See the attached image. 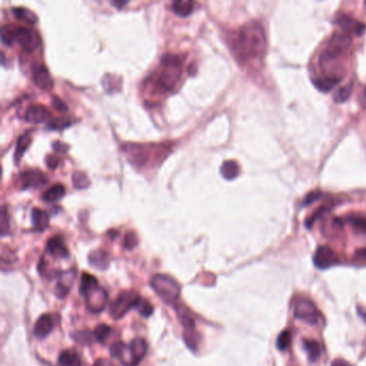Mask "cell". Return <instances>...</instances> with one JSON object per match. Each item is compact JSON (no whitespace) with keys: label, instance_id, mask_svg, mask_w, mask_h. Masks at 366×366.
<instances>
[{"label":"cell","instance_id":"6da1fadb","mask_svg":"<svg viewBox=\"0 0 366 366\" xmlns=\"http://www.w3.org/2000/svg\"><path fill=\"white\" fill-rule=\"evenodd\" d=\"M265 34L258 22H249L240 29L235 39V51L245 58L261 56L265 50Z\"/></svg>","mask_w":366,"mask_h":366},{"label":"cell","instance_id":"7a4b0ae2","mask_svg":"<svg viewBox=\"0 0 366 366\" xmlns=\"http://www.w3.org/2000/svg\"><path fill=\"white\" fill-rule=\"evenodd\" d=\"M150 286L163 302L169 305H174L177 302L180 294V286L174 278L168 275L156 274L150 279Z\"/></svg>","mask_w":366,"mask_h":366},{"label":"cell","instance_id":"3957f363","mask_svg":"<svg viewBox=\"0 0 366 366\" xmlns=\"http://www.w3.org/2000/svg\"><path fill=\"white\" fill-rule=\"evenodd\" d=\"M162 71L159 75L160 87L170 90L178 82L181 73V60L177 55L167 53L161 57Z\"/></svg>","mask_w":366,"mask_h":366},{"label":"cell","instance_id":"277c9868","mask_svg":"<svg viewBox=\"0 0 366 366\" xmlns=\"http://www.w3.org/2000/svg\"><path fill=\"white\" fill-rule=\"evenodd\" d=\"M351 45V37L345 33L335 34L327 43L325 50L320 56L321 68H330L339 57L348 51Z\"/></svg>","mask_w":366,"mask_h":366},{"label":"cell","instance_id":"5b68a950","mask_svg":"<svg viewBox=\"0 0 366 366\" xmlns=\"http://www.w3.org/2000/svg\"><path fill=\"white\" fill-rule=\"evenodd\" d=\"M147 344L143 339H134L128 346L126 345L120 355L119 361L124 366H138L145 358Z\"/></svg>","mask_w":366,"mask_h":366},{"label":"cell","instance_id":"8992f818","mask_svg":"<svg viewBox=\"0 0 366 366\" xmlns=\"http://www.w3.org/2000/svg\"><path fill=\"white\" fill-rule=\"evenodd\" d=\"M140 298L141 297L137 292L123 291L112 302L110 306V315L115 318V319L123 318L130 310L137 307Z\"/></svg>","mask_w":366,"mask_h":366},{"label":"cell","instance_id":"52a82bcc","mask_svg":"<svg viewBox=\"0 0 366 366\" xmlns=\"http://www.w3.org/2000/svg\"><path fill=\"white\" fill-rule=\"evenodd\" d=\"M13 41L20 44L26 51H34L41 43V38L36 30L28 27H17L12 29Z\"/></svg>","mask_w":366,"mask_h":366},{"label":"cell","instance_id":"ba28073f","mask_svg":"<svg viewBox=\"0 0 366 366\" xmlns=\"http://www.w3.org/2000/svg\"><path fill=\"white\" fill-rule=\"evenodd\" d=\"M83 296H85L86 306L93 313L102 312L108 303V293L99 284L86 291Z\"/></svg>","mask_w":366,"mask_h":366},{"label":"cell","instance_id":"9c48e42d","mask_svg":"<svg viewBox=\"0 0 366 366\" xmlns=\"http://www.w3.org/2000/svg\"><path fill=\"white\" fill-rule=\"evenodd\" d=\"M294 316L298 320H302L308 324H316L319 319V312L312 301L307 298H301L295 304Z\"/></svg>","mask_w":366,"mask_h":366},{"label":"cell","instance_id":"30bf717a","mask_svg":"<svg viewBox=\"0 0 366 366\" xmlns=\"http://www.w3.org/2000/svg\"><path fill=\"white\" fill-rule=\"evenodd\" d=\"M339 262V258H337L334 250L327 246H321L316 250V254L314 257V263L318 268H327L335 265Z\"/></svg>","mask_w":366,"mask_h":366},{"label":"cell","instance_id":"8fae6325","mask_svg":"<svg viewBox=\"0 0 366 366\" xmlns=\"http://www.w3.org/2000/svg\"><path fill=\"white\" fill-rule=\"evenodd\" d=\"M33 80L39 88H42L44 90H50L53 88L54 81L52 76L49 70L46 69V67L41 64H37L34 66Z\"/></svg>","mask_w":366,"mask_h":366},{"label":"cell","instance_id":"7c38bea8","mask_svg":"<svg viewBox=\"0 0 366 366\" xmlns=\"http://www.w3.org/2000/svg\"><path fill=\"white\" fill-rule=\"evenodd\" d=\"M47 178L43 173L39 171H25L18 176V182L23 189H27L30 187L39 188L46 184Z\"/></svg>","mask_w":366,"mask_h":366},{"label":"cell","instance_id":"4fadbf2b","mask_svg":"<svg viewBox=\"0 0 366 366\" xmlns=\"http://www.w3.org/2000/svg\"><path fill=\"white\" fill-rule=\"evenodd\" d=\"M57 277H58V282H57L56 285L55 293L57 296L63 298L70 292L76 277V272L74 269H68L66 272H60Z\"/></svg>","mask_w":366,"mask_h":366},{"label":"cell","instance_id":"5bb4252c","mask_svg":"<svg viewBox=\"0 0 366 366\" xmlns=\"http://www.w3.org/2000/svg\"><path fill=\"white\" fill-rule=\"evenodd\" d=\"M51 117V113L42 104H32L25 111V119L29 123H43Z\"/></svg>","mask_w":366,"mask_h":366},{"label":"cell","instance_id":"9a60e30c","mask_svg":"<svg viewBox=\"0 0 366 366\" xmlns=\"http://www.w3.org/2000/svg\"><path fill=\"white\" fill-rule=\"evenodd\" d=\"M337 23L341 26L342 29L347 35H362L365 30V25L360 23L359 21L353 20L350 16H347L345 14H341L337 17Z\"/></svg>","mask_w":366,"mask_h":366},{"label":"cell","instance_id":"2e32d148","mask_svg":"<svg viewBox=\"0 0 366 366\" xmlns=\"http://www.w3.org/2000/svg\"><path fill=\"white\" fill-rule=\"evenodd\" d=\"M53 327H54V321L52 316L47 314L42 315L35 324L34 334L38 337V339L43 340L51 334Z\"/></svg>","mask_w":366,"mask_h":366},{"label":"cell","instance_id":"e0dca14e","mask_svg":"<svg viewBox=\"0 0 366 366\" xmlns=\"http://www.w3.org/2000/svg\"><path fill=\"white\" fill-rule=\"evenodd\" d=\"M47 253L55 258H67L69 256V250L66 247L64 240L60 236L51 237L46 243Z\"/></svg>","mask_w":366,"mask_h":366},{"label":"cell","instance_id":"ac0fdd59","mask_svg":"<svg viewBox=\"0 0 366 366\" xmlns=\"http://www.w3.org/2000/svg\"><path fill=\"white\" fill-rule=\"evenodd\" d=\"M88 261L92 266L98 269H105L109 266L110 258L109 255L103 250H95L88 256Z\"/></svg>","mask_w":366,"mask_h":366},{"label":"cell","instance_id":"d6986e66","mask_svg":"<svg viewBox=\"0 0 366 366\" xmlns=\"http://www.w3.org/2000/svg\"><path fill=\"white\" fill-rule=\"evenodd\" d=\"M342 76L340 75H330V76H324V78H319L315 80L314 84L316 87L321 90V92H330L333 89L335 86L339 85L342 82Z\"/></svg>","mask_w":366,"mask_h":366},{"label":"cell","instance_id":"ffe728a7","mask_svg":"<svg viewBox=\"0 0 366 366\" xmlns=\"http://www.w3.org/2000/svg\"><path fill=\"white\" fill-rule=\"evenodd\" d=\"M32 220L36 231H43L49 226V215L41 208L35 207L32 210Z\"/></svg>","mask_w":366,"mask_h":366},{"label":"cell","instance_id":"44dd1931","mask_svg":"<svg viewBox=\"0 0 366 366\" xmlns=\"http://www.w3.org/2000/svg\"><path fill=\"white\" fill-rule=\"evenodd\" d=\"M60 366H82V361L78 352L74 350H65L58 356Z\"/></svg>","mask_w":366,"mask_h":366},{"label":"cell","instance_id":"7402d4cb","mask_svg":"<svg viewBox=\"0 0 366 366\" xmlns=\"http://www.w3.org/2000/svg\"><path fill=\"white\" fill-rule=\"evenodd\" d=\"M220 173L226 179H234L239 174V167L233 160H227L220 167Z\"/></svg>","mask_w":366,"mask_h":366},{"label":"cell","instance_id":"603a6c76","mask_svg":"<svg viewBox=\"0 0 366 366\" xmlns=\"http://www.w3.org/2000/svg\"><path fill=\"white\" fill-rule=\"evenodd\" d=\"M12 13L16 18H18V20L24 21L28 24H35L38 21L37 15L27 8H23V7L13 8Z\"/></svg>","mask_w":366,"mask_h":366},{"label":"cell","instance_id":"cb8c5ba5","mask_svg":"<svg viewBox=\"0 0 366 366\" xmlns=\"http://www.w3.org/2000/svg\"><path fill=\"white\" fill-rule=\"evenodd\" d=\"M65 195V187L63 184H55L47 189L42 195V199L46 202H55L62 199Z\"/></svg>","mask_w":366,"mask_h":366},{"label":"cell","instance_id":"d4e9b609","mask_svg":"<svg viewBox=\"0 0 366 366\" xmlns=\"http://www.w3.org/2000/svg\"><path fill=\"white\" fill-rule=\"evenodd\" d=\"M194 9V3L185 2V0H176L172 4V10L179 16H188Z\"/></svg>","mask_w":366,"mask_h":366},{"label":"cell","instance_id":"484cf974","mask_svg":"<svg viewBox=\"0 0 366 366\" xmlns=\"http://www.w3.org/2000/svg\"><path fill=\"white\" fill-rule=\"evenodd\" d=\"M303 344H304V349L306 350L308 354V359H310L311 362H314L319 358L321 352L319 344L313 340H305Z\"/></svg>","mask_w":366,"mask_h":366},{"label":"cell","instance_id":"4316f807","mask_svg":"<svg viewBox=\"0 0 366 366\" xmlns=\"http://www.w3.org/2000/svg\"><path fill=\"white\" fill-rule=\"evenodd\" d=\"M32 143V137L29 136V132L24 133L23 136H21L18 138L17 142H16V148H15V154L14 157L15 160L20 159L22 157V155L24 154V151L29 146V144Z\"/></svg>","mask_w":366,"mask_h":366},{"label":"cell","instance_id":"83f0119b","mask_svg":"<svg viewBox=\"0 0 366 366\" xmlns=\"http://www.w3.org/2000/svg\"><path fill=\"white\" fill-rule=\"evenodd\" d=\"M112 333V329L107 324H99L98 326L95 327L94 330V336L97 342L99 343H105L108 341Z\"/></svg>","mask_w":366,"mask_h":366},{"label":"cell","instance_id":"f1b7e54d","mask_svg":"<svg viewBox=\"0 0 366 366\" xmlns=\"http://www.w3.org/2000/svg\"><path fill=\"white\" fill-rule=\"evenodd\" d=\"M98 285V281L97 278L94 277L93 275L88 274V273H84L82 274L81 277V284H80V293L82 295H84V293L86 291H88L90 288H93L94 286Z\"/></svg>","mask_w":366,"mask_h":366},{"label":"cell","instance_id":"f546056e","mask_svg":"<svg viewBox=\"0 0 366 366\" xmlns=\"http://www.w3.org/2000/svg\"><path fill=\"white\" fill-rule=\"evenodd\" d=\"M72 184L76 189H85L89 186V178L84 172H74L72 174Z\"/></svg>","mask_w":366,"mask_h":366},{"label":"cell","instance_id":"4dcf8cb0","mask_svg":"<svg viewBox=\"0 0 366 366\" xmlns=\"http://www.w3.org/2000/svg\"><path fill=\"white\" fill-rule=\"evenodd\" d=\"M291 342H292L291 332L288 331V330H285L281 334H279L277 342H276V346H277V348L279 350L284 351V350L288 349L289 347H290Z\"/></svg>","mask_w":366,"mask_h":366},{"label":"cell","instance_id":"1f68e13d","mask_svg":"<svg viewBox=\"0 0 366 366\" xmlns=\"http://www.w3.org/2000/svg\"><path fill=\"white\" fill-rule=\"evenodd\" d=\"M352 92V86L351 85H346L341 87L334 95V100L339 103L345 102L349 99L350 95Z\"/></svg>","mask_w":366,"mask_h":366},{"label":"cell","instance_id":"d6a6232c","mask_svg":"<svg viewBox=\"0 0 366 366\" xmlns=\"http://www.w3.org/2000/svg\"><path fill=\"white\" fill-rule=\"evenodd\" d=\"M136 310L140 313V315L142 317H145V318L151 316V314L154 313L152 305L148 301L143 300V298H140V301H139V303H138V305L136 307Z\"/></svg>","mask_w":366,"mask_h":366},{"label":"cell","instance_id":"836d02e7","mask_svg":"<svg viewBox=\"0 0 366 366\" xmlns=\"http://www.w3.org/2000/svg\"><path fill=\"white\" fill-rule=\"evenodd\" d=\"M0 230H2L3 236L9 234V232H10V224H9V217L5 205L2 208V214H0Z\"/></svg>","mask_w":366,"mask_h":366},{"label":"cell","instance_id":"e575fe53","mask_svg":"<svg viewBox=\"0 0 366 366\" xmlns=\"http://www.w3.org/2000/svg\"><path fill=\"white\" fill-rule=\"evenodd\" d=\"M139 243L138 240V236L137 234L133 232V231H130V232H128L126 234V236H125L124 238V247L126 249H132L136 247Z\"/></svg>","mask_w":366,"mask_h":366},{"label":"cell","instance_id":"d590c367","mask_svg":"<svg viewBox=\"0 0 366 366\" xmlns=\"http://www.w3.org/2000/svg\"><path fill=\"white\" fill-rule=\"evenodd\" d=\"M348 220L354 228L365 231L366 232V218L362 216H351L348 218Z\"/></svg>","mask_w":366,"mask_h":366},{"label":"cell","instance_id":"8d00e7d4","mask_svg":"<svg viewBox=\"0 0 366 366\" xmlns=\"http://www.w3.org/2000/svg\"><path fill=\"white\" fill-rule=\"evenodd\" d=\"M69 125V121H67L66 119H63V118H57L55 120H51L49 123V125H47V127L49 128H52L54 130H59V129H63L65 127H67Z\"/></svg>","mask_w":366,"mask_h":366},{"label":"cell","instance_id":"74e56055","mask_svg":"<svg viewBox=\"0 0 366 366\" xmlns=\"http://www.w3.org/2000/svg\"><path fill=\"white\" fill-rule=\"evenodd\" d=\"M2 41L6 45H10L13 42V35L12 29H9V28H4L2 33Z\"/></svg>","mask_w":366,"mask_h":366},{"label":"cell","instance_id":"f35d334b","mask_svg":"<svg viewBox=\"0 0 366 366\" xmlns=\"http://www.w3.org/2000/svg\"><path fill=\"white\" fill-rule=\"evenodd\" d=\"M45 163H46V166L49 167L50 169L54 170V169L57 168V166H58L59 159H58V157H56L54 155H47L45 157Z\"/></svg>","mask_w":366,"mask_h":366},{"label":"cell","instance_id":"ab89813d","mask_svg":"<svg viewBox=\"0 0 366 366\" xmlns=\"http://www.w3.org/2000/svg\"><path fill=\"white\" fill-rule=\"evenodd\" d=\"M53 148L56 152H59V154H65L67 150H68V145L67 144L63 143V142H59V141H55L53 143Z\"/></svg>","mask_w":366,"mask_h":366},{"label":"cell","instance_id":"60d3db41","mask_svg":"<svg viewBox=\"0 0 366 366\" xmlns=\"http://www.w3.org/2000/svg\"><path fill=\"white\" fill-rule=\"evenodd\" d=\"M53 104H54V108L57 110V111H60V112H64V111H67V105L57 97H54L53 98Z\"/></svg>","mask_w":366,"mask_h":366},{"label":"cell","instance_id":"b9f144b4","mask_svg":"<svg viewBox=\"0 0 366 366\" xmlns=\"http://www.w3.org/2000/svg\"><path fill=\"white\" fill-rule=\"evenodd\" d=\"M321 196L320 192H312V194L308 195L306 198H305V204H311L313 203L314 201L319 199V197Z\"/></svg>","mask_w":366,"mask_h":366},{"label":"cell","instance_id":"7bdbcfd3","mask_svg":"<svg viewBox=\"0 0 366 366\" xmlns=\"http://www.w3.org/2000/svg\"><path fill=\"white\" fill-rule=\"evenodd\" d=\"M94 366H115L111 361L109 360H97L95 362Z\"/></svg>","mask_w":366,"mask_h":366},{"label":"cell","instance_id":"ee69618b","mask_svg":"<svg viewBox=\"0 0 366 366\" xmlns=\"http://www.w3.org/2000/svg\"><path fill=\"white\" fill-rule=\"evenodd\" d=\"M360 103L364 109H366V87L363 88V90L361 92L360 95Z\"/></svg>","mask_w":366,"mask_h":366},{"label":"cell","instance_id":"f6af8a7d","mask_svg":"<svg viewBox=\"0 0 366 366\" xmlns=\"http://www.w3.org/2000/svg\"><path fill=\"white\" fill-rule=\"evenodd\" d=\"M332 366H351V365L343 359H337L332 363Z\"/></svg>","mask_w":366,"mask_h":366},{"label":"cell","instance_id":"bcb514c9","mask_svg":"<svg viewBox=\"0 0 366 366\" xmlns=\"http://www.w3.org/2000/svg\"><path fill=\"white\" fill-rule=\"evenodd\" d=\"M113 5H114V6H116V7L119 9V8H121L123 6L127 5V2H114V3H113Z\"/></svg>","mask_w":366,"mask_h":366},{"label":"cell","instance_id":"7dc6e473","mask_svg":"<svg viewBox=\"0 0 366 366\" xmlns=\"http://www.w3.org/2000/svg\"><path fill=\"white\" fill-rule=\"evenodd\" d=\"M364 6H365V7H366V3H364Z\"/></svg>","mask_w":366,"mask_h":366}]
</instances>
